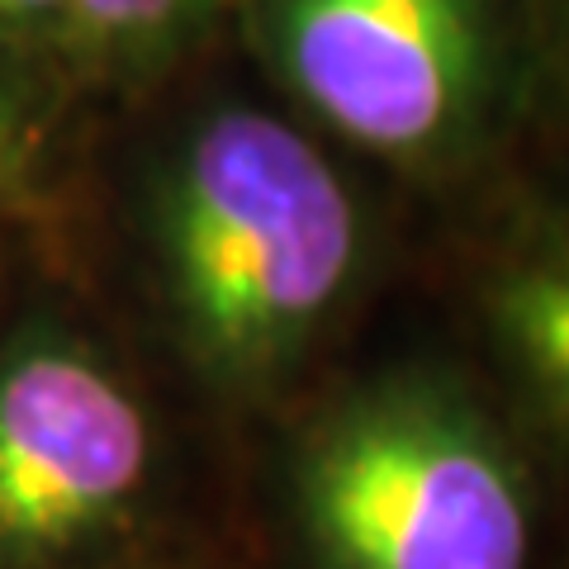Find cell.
I'll return each mask as SVG.
<instances>
[{"mask_svg":"<svg viewBox=\"0 0 569 569\" xmlns=\"http://www.w3.org/2000/svg\"><path fill=\"white\" fill-rule=\"evenodd\" d=\"M162 266L213 380H280L351 290L361 219L328 157L261 110H219L167 171Z\"/></svg>","mask_w":569,"mask_h":569,"instance_id":"6da1fadb","label":"cell"},{"mask_svg":"<svg viewBox=\"0 0 569 569\" xmlns=\"http://www.w3.org/2000/svg\"><path fill=\"white\" fill-rule=\"evenodd\" d=\"M299 508L332 569H527L522 470L470 399L385 380L309 432Z\"/></svg>","mask_w":569,"mask_h":569,"instance_id":"7a4b0ae2","label":"cell"},{"mask_svg":"<svg viewBox=\"0 0 569 569\" xmlns=\"http://www.w3.org/2000/svg\"><path fill=\"white\" fill-rule=\"evenodd\" d=\"M266 43L328 129L385 157L441 152L485 91L479 0H271Z\"/></svg>","mask_w":569,"mask_h":569,"instance_id":"3957f363","label":"cell"},{"mask_svg":"<svg viewBox=\"0 0 569 569\" xmlns=\"http://www.w3.org/2000/svg\"><path fill=\"white\" fill-rule=\"evenodd\" d=\"M148 475V422L67 342L0 366V556H52L100 531Z\"/></svg>","mask_w":569,"mask_h":569,"instance_id":"277c9868","label":"cell"},{"mask_svg":"<svg viewBox=\"0 0 569 569\" xmlns=\"http://www.w3.org/2000/svg\"><path fill=\"white\" fill-rule=\"evenodd\" d=\"M498 323L550 399L569 413V266H531L498 290Z\"/></svg>","mask_w":569,"mask_h":569,"instance_id":"5b68a950","label":"cell"},{"mask_svg":"<svg viewBox=\"0 0 569 569\" xmlns=\"http://www.w3.org/2000/svg\"><path fill=\"white\" fill-rule=\"evenodd\" d=\"M213 0H67V14L91 43L148 48L171 39L181 24L200 20Z\"/></svg>","mask_w":569,"mask_h":569,"instance_id":"8992f818","label":"cell"},{"mask_svg":"<svg viewBox=\"0 0 569 569\" xmlns=\"http://www.w3.org/2000/svg\"><path fill=\"white\" fill-rule=\"evenodd\" d=\"M14 114H10V104H6V96H0V181L10 176V167H14Z\"/></svg>","mask_w":569,"mask_h":569,"instance_id":"52a82bcc","label":"cell"},{"mask_svg":"<svg viewBox=\"0 0 569 569\" xmlns=\"http://www.w3.org/2000/svg\"><path fill=\"white\" fill-rule=\"evenodd\" d=\"M52 6H67V0H0V14H39Z\"/></svg>","mask_w":569,"mask_h":569,"instance_id":"ba28073f","label":"cell"}]
</instances>
